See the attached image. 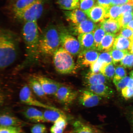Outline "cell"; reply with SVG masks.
Masks as SVG:
<instances>
[{
    "mask_svg": "<svg viewBox=\"0 0 133 133\" xmlns=\"http://www.w3.org/2000/svg\"><path fill=\"white\" fill-rule=\"evenodd\" d=\"M129 50L130 53L133 54V41H132L131 42Z\"/></svg>",
    "mask_w": 133,
    "mask_h": 133,
    "instance_id": "816d5d0a",
    "label": "cell"
},
{
    "mask_svg": "<svg viewBox=\"0 0 133 133\" xmlns=\"http://www.w3.org/2000/svg\"><path fill=\"white\" fill-rule=\"evenodd\" d=\"M78 39L82 51L89 49L96 50L93 32L80 34L78 36Z\"/></svg>",
    "mask_w": 133,
    "mask_h": 133,
    "instance_id": "ac0fdd59",
    "label": "cell"
},
{
    "mask_svg": "<svg viewBox=\"0 0 133 133\" xmlns=\"http://www.w3.org/2000/svg\"><path fill=\"white\" fill-rule=\"evenodd\" d=\"M96 4V0H80L79 8L85 13Z\"/></svg>",
    "mask_w": 133,
    "mask_h": 133,
    "instance_id": "d6a6232c",
    "label": "cell"
},
{
    "mask_svg": "<svg viewBox=\"0 0 133 133\" xmlns=\"http://www.w3.org/2000/svg\"><path fill=\"white\" fill-rule=\"evenodd\" d=\"M126 75L127 73L123 66L118 65L116 68L115 75L113 79L116 80L121 79L126 77Z\"/></svg>",
    "mask_w": 133,
    "mask_h": 133,
    "instance_id": "8d00e7d4",
    "label": "cell"
},
{
    "mask_svg": "<svg viewBox=\"0 0 133 133\" xmlns=\"http://www.w3.org/2000/svg\"><path fill=\"white\" fill-rule=\"evenodd\" d=\"M130 78L128 76H126L123 78L118 80L113 79V82L115 85L118 91H120L126 87Z\"/></svg>",
    "mask_w": 133,
    "mask_h": 133,
    "instance_id": "e575fe53",
    "label": "cell"
},
{
    "mask_svg": "<svg viewBox=\"0 0 133 133\" xmlns=\"http://www.w3.org/2000/svg\"><path fill=\"white\" fill-rule=\"evenodd\" d=\"M130 39L131 41H133V34Z\"/></svg>",
    "mask_w": 133,
    "mask_h": 133,
    "instance_id": "9f6ffc18",
    "label": "cell"
},
{
    "mask_svg": "<svg viewBox=\"0 0 133 133\" xmlns=\"http://www.w3.org/2000/svg\"><path fill=\"white\" fill-rule=\"evenodd\" d=\"M85 13L93 22L101 23L105 19L106 10L103 6L96 4Z\"/></svg>",
    "mask_w": 133,
    "mask_h": 133,
    "instance_id": "5bb4252c",
    "label": "cell"
},
{
    "mask_svg": "<svg viewBox=\"0 0 133 133\" xmlns=\"http://www.w3.org/2000/svg\"><path fill=\"white\" fill-rule=\"evenodd\" d=\"M130 76L131 78H133V70L131 71L130 73Z\"/></svg>",
    "mask_w": 133,
    "mask_h": 133,
    "instance_id": "11a10c76",
    "label": "cell"
},
{
    "mask_svg": "<svg viewBox=\"0 0 133 133\" xmlns=\"http://www.w3.org/2000/svg\"><path fill=\"white\" fill-rule=\"evenodd\" d=\"M21 33L25 44V54L24 61L16 68L17 71L22 70L37 64L40 56L39 50L40 34L37 21L24 23Z\"/></svg>",
    "mask_w": 133,
    "mask_h": 133,
    "instance_id": "6da1fadb",
    "label": "cell"
},
{
    "mask_svg": "<svg viewBox=\"0 0 133 133\" xmlns=\"http://www.w3.org/2000/svg\"><path fill=\"white\" fill-rule=\"evenodd\" d=\"M100 25L106 33L116 35L121 29L119 23L116 20L105 19L100 23Z\"/></svg>",
    "mask_w": 133,
    "mask_h": 133,
    "instance_id": "7402d4cb",
    "label": "cell"
},
{
    "mask_svg": "<svg viewBox=\"0 0 133 133\" xmlns=\"http://www.w3.org/2000/svg\"><path fill=\"white\" fill-rule=\"evenodd\" d=\"M121 94L124 98L128 100L133 97V89L126 87L121 90Z\"/></svg>",
    "mask_w": 133,
    "mask_h": 133,
    "instance_id": "ab89813d",
    "label": "cell"
},
{
    "mask_svg": "<svg viewBox=\"0 0 133 133\" xmlns=\"http://www.w3.org/2000/svg\"><path fill=\"white\" fill-rule=\"evenodd\" d=\"M19 38L10 30L0 31V69L4 70L13 64L19 56Z\"/></svg>",
    "mask_w": 133,
    "mask_h": 133,
    "instance_id": "7a4b0ae2",
    "label": "cell"
},
{
    "mask_svg": "<svg viewBox=\"0 0 133 133\" xmlns=\"http://www.w3.org/2000/svg\"><path fill=\"white\" fill-rule=\"evenodd\" d=\"M10 3H11V4H12L16 3V2L18 1V0H8Z\"/></svg>",
    "mask_w": 133,
    "mask_h": 133,
    "instance_id": "f5cc1de1",
    "label": "cell"
},
{
    "mask_svg": "<svg viewBox=\"0 0 133 133\" xmlns=\"http://www.w3.org/2000/svg\"><path fill=\"white\" fill-rule=\"evenodd\" d=\"M1 127H14L19 128L25 125L24 121L14 116L8 114H3L0 117Z\"/></svg>",
    "mask_w": 133,
    "mask_h": 133,
    "instance_id": "e0dca14e",
    "label": "cell"
},
{
    "mask_svg": "<svg viewBox=\"0 0 133 133\" xmlns=\"http://www.w3.org/2000/svg\"><path fill=\"white\" fill-rule=\"evenodd\" d=\"M64 130L56 127L54 125L51 127L50 132L51 133H63Z\"/></svg>",
    "mask_w": 133,
    "mask_h": 133,
    "instance_id": "c3c4849f",
    "label": "cell"
},
{
    "mask_svg": "<svg viewBox=\"0 0 133 133\" xmlns=\"http://www.w3.org/2000/svg\"><path fill=\"white\" fill-rule=\"evenodd\" d=\"M56 3L60 9L71 11L79 8V0H56Z\"/></svg>",
    "mask_w": 133,
    "mask_h": 133,
    "instance_id": "cb8c5ba5",
    "label": "cell"
},
{
    "mask_svg": "<svg viewBox=\"0 0 133 133\" xmlns=\"http://www.w3.org/2000/svg\"><path fill=\"white\" fill-rule=\"evenodd\" d=\"M102 98L87 89L81 91L79 101L82 105L87 108H92L99 105Z\"/></svg>",
    "mask_w": 133,
    "mask_h": 133,
    "instance_id": "30bf717a",
    "label": "cell"
},
{
    "mask_svg": "<svg viewBox=\"0 0 133 133\" xmlns=\"http://www.w3.org/2000/svg\"><path fill=\"white\" fill-rule=\"evenodd\" d=\"M127 27L133 31V19L128 24Z\"/></svg>",
    "mask_w": 133,
    "mask_h": 133,
    "instance_id": "f907efd6",
    "label": "cell"
},
{
    "mask_svg": "<svg viewBox=\"0 0 133 133\" xmlns=\"http://www.w3.org/2000/svg\"><path fill=\"white\" fill-rule=\"evenodd\" d=\"M23 114L26 118L33 122L37 123L46 122L43 113L35 108H28L24 111Z\"/></svg>",
    "mask_w": 133,
    "mask_h": 133,
    "instance_id": "ffe728a7",
    "label": "cell"
},
{
    "mask_svg": "<svg viewBox=\"0 0 133 133\" xmlns=\"http://www.w3.org/2000/svg\"><path fill=\"white\" fill-rule=\"evenodd\" d=\"M63 12L66 21L71 24H79L88 19L85 13L78 8L71 11H65Z\"/></svg>",
    "mask_w": 133,
    "mask_h": 133,
    "instance_id": "4fadbf2b",
    "label": "cell"
},
{
    "mask_svg": "<svg viewBox=\"0 0 133 133\" xmlns=\"http://www.w3.org/2000/svg\"><path fill=\"white\" fill-rule=\"evenodd\" d=\"M28 86L34 94L41 99L47 101L46 95L41 85L35 76L30 77L28 80Z\"/></svg>",
    "mask_w": 133,
    "mask_h": 133,
    "instance_id": "44dd1931",
    "label": "cell"
},
{
    "mask_svg": "<svg viewBox=\"0 0 133 133\" xmlns=\"http://www.w3.org/2000/svg\"><path fill=\"white\" fill-rule=\"evenodd\" d=\"M97 25L92 21L87 19L79 24H70L68 30L70 34L74 35L93 32Z\"/></svg>",
    "mask_w": 133,
    "mask_h": 133,
    "instance_id": "8fae6325",
    "label": "cell"
},
{
    "mask_svg": "<svg viewBox=\"0 0 133 133\" xmlns=\"http://www.w3.org/2000/svg\"><path fill=\"white\" fill-rule=\"evenodd\" d=\"M121 6L112 5L106 9L105 19L116 20L122 14Z\"/></svg>",
    "mask_w": 133,
    "mask_h": 133,
    "instance_id": "4316f807",
    "label": "cell"
},
{
    "mask_svg": "<svg viewBox=\"0 0 133 133\" xmlns=\"http://www.w3.org/2000/svg\"><path fill=\"white\" fill-rule=\"evenodd\" d=\"M127 87L133 89V78H130L128 83Z\"/></svg>",
    "mask_w": 133,
    "mask_h": 133,
    "instance_id": "681fc988",
    "label": "cell"
},
{
    "mask_svg": "<svg viewBox=\"0 0 133 133\" xmlns=\"http://www.w3.org/2000/svg\"><path fill=\"white\" fill-rule=\"evenodd\" d=\"M121 6L122 14L126 12L133 13V6L127 4L123 5Z\"/></svg>",
    "mask_w": 133,
    "mask_h": 133,
    "instance_id": "f6af8a7d",
    "label": "cell"
},
{
    "mask_svg": "<svg viewBox=\"0 0 133 133\" xmlns=\"http://www.w3.org/2000/svg\"><path fill=\"white\" fill-rule=\"evenodd\" d=\"M87 89L101 97L110 98L114 94V90L105 84L87 86Z\"/></svg>",
    "mask_w": 133,
    "mask_h": 133,
    "instance_id": "9a60e30c",
    "label": "cell"
},
{
    "mask_svg": "<svg viewBox=\"0 0 133 133\" xmlns=\"http://www.w3.org/2000/svg\"><path fill=\"white\" fill-rule=\"evenodd\" d=\"M98 59L104 65L113 63L112 56L109 51H104L99 54Z\"/></svg>",
    "mask_w": 133,
    "mask_h": 133,
    "instance_id": "d590c367",
    "label": "cell"
},
{
    "mask_svg": "<svg viewBox=\"0 0 133 133\" xmlns=\"http://www.w3.org/2000/svg\"><path fill=\"white\" fill-rule=\"evenodd\" d=\"M108 81L102 73H95L91 71L85 75L84 79V83L86 86L106 84Z\"/></svg>",
    "mask_w": 133,
    "mask_h": 133,
    "instance_id": "2e32d148",
    "label": "cell"
},
{
    "mask_svg": "<svg viewBox=\"0 0 133 133\" xmlns=\"http://www.w3.org/2000/svg\"><path fill=\"white\" fill-rule=\"evenodd\" d=\"M128 116L129 122L133 129V107L129 109L128 112Z\"/></svg>",
    "mask_w": 133,
    "mask_h": 133,
    "instance_id": "7dc6e473",
    "label": "cell"
},
{
    "mask_svg": "<svg viewBox=\"0 0 133 133\" xmlns=\"http://www.w3.org/2000/svg\"><path fill=\"white\" fill-rule=\"evenodd\" d=\"M96 4L103 7L107 9L112 5L111 0H96Z\"/></svg>",
    "mask_w": 133,
    "mask_h": 133,
    "instance_id": "ee69618b",
    "label": "cell"
},
{
    "mask_svg": "<svg viewBox=\"0 0 133 133\" xmlns=\"http://www.w3.org/2000/svg\"><path fill=\"white\" fill-rule=\"evenodd\" d=\"M44 116L46 122L54 123L61 116L65 115L62 111L47 109L45 111Z\"/></svg>",
    "mask_w": 133,
    "mask_h": 133,
    "instance_id": "83f0119b",
    "label": "cell"
},
{
    "mask_svg": "<svg viewBox=\"0 0 133 133\" xmlns=\"http://www.w3.org/2000/svg\"><path fill=\"white\" fill-rule=\"evenodd\" d=\"M104 65V64L97 59L96 62L92 63L90 65L91 71L95 73H99L100 72L101 68Z\"/></svg>",
    "mask_w": 133,
    "mask_h": 133,
    "instance_id": "b9f144b4",
    "label": "cell"
},
{
    "mask_svg": "<svg viewBox=\"0 0 133 133\" xmlns=\"http://www.w3.org/2000/svg\"><path fill=\"white\" fill-rule=\"evenodd\" d=\"M116 35L106 33L98 48L97 50L109 51L112 49Z\"/></svg>",
    "mask_w": 133,
    "mask_h": 133,
    "instance_id": "603a6c76",
    "label": "cell"
},
{
    "mask_svg": "<svg viewBox=\"0 0 133 133\" xmlns=\"http://www.w3.org/2000/svg\"><path fill=\"white\" fill-rule=\"evenodd\" d=\"M40 83L46 95L54 96L62 84L45 76H34Z\"/></svg>",
    "mask_w": 133,
    "mask_h": 133,
    "instance_id": "9c48e42d",
    "label": "cell"
},
{
    "mask_svg": "<svg viewBox=\"0 0 133 133\" xmlns=\"http://www.w3.org/2000/svg\"><path fill=\"white\" fill-rule=\"evenodd\" d=\"M60 46V38L57 26L52 24L48 25L40 35V55L45 57L52 56Z\"/></svg>",
    "mask_w": 133,
    "mask_h": 133,
    "instance_id": "3957f363",
    "label": "cell"
},
{
    "mask_svg": "<svg viewBox=\"0 0 133 133\" xmlns=\"http://www.w3.org/2000/svg\"><path fill=\"white\" fill-rule=\"evenodd\" d=\"M121 65L125 68L133 67V54L128 53L121 61Z\"/></svg>",
    "mask_w": 133,
    "mask_h": 133,
    "instance_id": "836d02e7",
    "label": "cell"
},
{
    "mask_svg": "<svg viewBox=\"0 0 133 133\" xmlns=\"http://www.w3.org/2000/svg\"><path fill=\"white\" fill-rule=\"evenodd\" d=\"M39 0H18L8 8L10 12L24 9Z\"/></svg>",
    "mask_w": 133,
    "mask_h": 133,
    "instance_id": "484cf974",
    "label": "cell"
},
{
    "mask_svg": "<svg viewBox=\"0 0 133 133\" xmlns=\"http://www.w3.org/2000/svg\"><path fill=\"white\" fill-rule=\"evenodd\" d=\"M132 41L130 39L119 36H116L112 49L121 50H128L129 49Z\"/></svg>",
    "mask_w": 133,
    "mask_h": 133,
    "instance_id": "d4e9b609",
    "label": "cell"
},
{
    "mask_svg": "<svg viewBox=\"0 0 133 133\" xmlns=\"http://www.w3.org/2000/svg\"><path fill=\"white\" fill-rule=\"evenodd\" d=\"M109 52L112 56L113 63L114 65L120 62L129 52L128 51L121 50L112 48Z\"/></svg>",
    "mask_w": 133,
    "mask_h": 133,
    "instance_id": "f546056e",
    "label": "cell"
},
{
    "mask_svg": "<svg viewBox=\"0 0 133 133\" xmlns=\"http://www.w3.org/2000/svg\"><path fill=\"white\" fill-rule=\"evenodd\" d=\"M129 0H111L112 5L121 6L126 4Z\"/></svg>",
    "mask_w": 133,
    "mask_h": 133,
    "instance_id": "bcb514c9",
    "label": "cell"
},
{
    "mask_svg": "<svg viewBox=\"0 0 133 133\" xmlns=\"http://www.w3.org/2000/svg\"><path fill=\"white\" fill-rule=\"evenodd\" d=\"M127 4L133 6V0H129Z\"/></svg>",
    "mask_w": 133,
    "mask_h": 133,
    "instance_id": "db71d44e",
    "label": "cell"
},
{
    "mask_svg": "<svg viewBox=\"0 0 133 133\" xmlns=\"http://www.w3.org/2000/svg\"><path fill=\"white\" fill-rule=\"evenodd\" d=\"M57 26L60 38L61 46L72 56L78 55L82 51L79 41L71 35L64 26L59 25Z\"/></svg>",
    "mask_w": 133,
    "mask_h": 133,
    "instance_id": "8992f818",
    "label": "cell"
},
{
    "mask_svg": "<svg viewBox=\"0 0 133 133\" xmlns=\"http://www.w3.org/2000/svg\"><path fill=\"white\" fill-rule=\"evenodd\" d=\"M99 54L95 49L84 50L78 56L77 63L81 66H90L96 62L99 58Z\"/></svg>",
    "mask_w": 133,
    "mask_h": 133,
    "instance_id": "7c38bea8",
    "label": "cell"
},
{
    "mask_svg": "<svg viewBox=\"0 0 133 133\" xmlns=\"http://www.w3.org/2000/svg\"><path fill=\"white\" fill-rule=\"evenodd\" d=\"M115 67L113 63L104 65L101 68L100 72L105 76L108 81L114 79L115 73Z\"/></svg>",
    "mask_w": 133,
    "mask_h": 133,
    "instance_id": "f1b7e54d",
    "label": "cell"
},
{
    "mask_svg": "<svg viewBox=\"0 0 133 133\" xmlns=\"http://www.w3.org/2000/svg\"><path fill=\"white\" fill-rule=\"evenodd\" d=\"M54 123V125L65 130L68 124L67 119L65 115L61 116Z\"/></svg>",
    "mask_w": 133,
    "mask_h": 133,
    "instance_id": "74e56055",
    "label": "cell"
},
{
    "mask_svg": "<svg viewBox=\"0 0 133 133\" xmlns=\"http://www.w3.org/2000/svg\"><path fill=\"white\" fill-rule=\"evenodd\" d=\"M53 64L55 69L61 74H74L77 67L72 55L61 47H59L53 55Z\"/></svg>",
    "mask_w": 133,
    "mask_h": 133,
    "instance_id": "277c9868",
    "label": "cell"
},
{
    "mask_svg": "<svg viewBox=\"0 0 133 133\" xmlns=\"http://www.w3.org/2000/svg\"><path fill=\"white\" fill-rule=\"evenodd\" d=\"M31 131V133H46V129L44 125L38 124L32 126Z\"/></svg>",
    "mask_w": 133,
    "mask_h": 133,
    "instance_id": "60d3db41",
    "label": "cell"
},
{
    "mask_svg": "<svg viewBox=\"0 0 133 133\" xmlns=\"http://www.w3.org/2000/svg\"><path fill=\"white\" fill-rule=\"evenodd\" d=\"M119 32L117 36H121L129 39H130L133 34V31L127 27L121 29Z\"/></svg>",
    "mask_w": 133,
    "mask_h": 133,
    "instance_id": "f35d334b",
    "label": "cell"
},
{
    "mask_svg": "<svg viewBox=\"0 0 133 133\" xmlns=\"http://www.w3.org/2000/svg\"><path fill=\"white\" fill-rule=\"evenodd\" d=\"M19 98L22 102L28 105L37 106L52 110H61L52 106L44 104L38 100L35 97L32 91L28 85H25L21 88L19 93Z\"/></svg>",
    "mask_w": 133,
    "mask_h": 133,
    "instance_id": "52a82bcc",
    "label": "cell"
},
{
    "mask_svg": "<svg viewBox=\"0 0 133 133\" xmlns=\"http://www.w3.org/2000/svg\"><path fill=\"white\" fill-rule=\"evenodd\" d=\"M48 0H39L24 9L11 12L13 17L17 21L24 23L37 21L42 15L44 5Z\"/></svg>",
    "mask_w": 133,
    "mask_h": 133,
    "instance_id": "5b68a950",
    "label": "cell"
},
{
    "mask_svg": "<svg viewBox=\"0 0 133 133\" xmlns=\"http://www.w3.org/2000/svg\"><path fill=\"white\" fill-rule=\"evenodd\" d=\"M21 131L19 128L14 127H1L0 133H19Z\"/></svg>",
    "mask_w": 133,
    "mask_h": 133,
    "instance_id": "7bdbcfd3",
    "label": "cell"
},
{
    "mask_svg": "<svg viewBox=\"0 0 133 133\" xmlns=\"http://www.w3.org/2000/svg\"><path fill=\"white\" fill-rule=\"evenodd\" d=\"M78 95V92L74 88L62 84L54 96L58 102L69 105L74 102Z\"/></svg>",
    "mask_w": 133,
    "mask_h": 133,
    "instance_id": "ba28073f",
    "label": "cell"
},
{
    "mask_svg": "<svg viewBox=\"0 0 133 133\" xmlns=\"http://www.w3.org/2000/svg\"><path fill=\"white\" fill-rule=\"evenodd\" d=\"M73 128L74 133H102L97 128L80 121H75Z\"/></svg>",
    "mask_w": 133,
    "mask_h": 133,
    "instance_id": "d6986e66",
    "label": "cell"
},
{
    "mask_svg": "<svg viewBox=\"0 0 133 133\" xmlns=\"http://www.w3.org/2000/svg\"><path fill=\"white\" fill-rule=\"evenodd\" d=\"M133 19V13L126 12L122 14L117 19L121 29L126 27L129 23Z\"/></svg>",
    "mask_w": 133,
    "mask_h": 133,
    "instance_id": "1f68e13d",
    "label": "cell"
},
{
    "mask_svg": "<svg viewBox=\"0 0 133 133\" xmlns=\"http://www.w3.org/2000/svg\"><path fill=\"white\" fill-rule=\"evenodd\" d=\"M67 133H74V132H73V131H70V132H67Z\"/></svg>",
    "mask_w": 133,
    "mask_h": 133,
    "instance_id": "6f0895ef",
    "label": "cell"
},
{
    "mask_svg": "<svg viewBox=\"0 0 133 133\" xmlns=\"http://www.w3.org/2000/svg\"><path fill=\"white\" fill-rule=\"evenodd\" d=\"M93 32L94 33L96 49L97 50L101 41L106 34V32L99 24L97 25Z\"/></svg>",
    "mask_w": 133,
    "mask_h": 133,
    "instance_id": "4dcf8cb0",
    "label": "cell"
}]
</instances>
